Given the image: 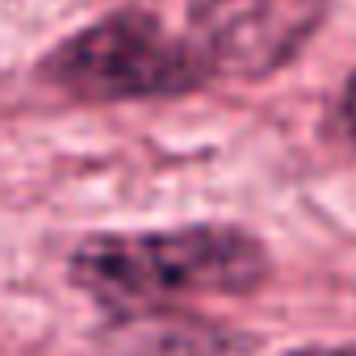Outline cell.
Returning a JSON list of instances; mask_svg holds the SVG:
<instances>
[{
	"mask_svg": "<svg viewBox=\"0 0 356 356\" xmlns=\"http://www.w3.org/2000/svg\"><path fill=\"white\" fill-rule=\"evenodd\" d=\"M264 268V248L239 227L92 235L72 252V281L118 314L252 293Z\"/></svg>",
	"mask_w": 356,
	"mask_h": 356,
	"instance_id": "1",
	"label": "cell"
},
{
	"mask_svg": "<svg viewBox=\"0 0 356 356\" xmlns=\"http://www.w3.org/2000/svg\"><path fill=\"white\" fill-rule=\"evenodd\" d=\"M42 76L84 101H126L189 92L210 80V67L189 34H168L147 13H118L67 38Z\"/></svg>",
	"mask_w": 356,
	"mask_h": 356,
	"instance_id": "2",
	"label": "cell"
},
{
	"mask_svg": "<svg viewBox=\"0 0 356 356\" xmlns=\"http://www.w3.org/2000/svg\"><path fill=\"white\" fill-rule=\"evenodd\" d=\"M323 13L327 0H193L189 42L210 76L260 80L302 55Z\"/></svg>",
	"mask_w": 356,
	"mask_h": 356,
	"instance_id": "3",
	"label": "cell"
},
{
	"mask_svg": "<svg viewBox=\"0 0 356 356\" xmlns=\"http://www.w3.org/2000/svg\"><path fill=\"white\" fill-rule=\"evenodd\" d=\"M343 122H348V134L356 143V76L348 80V92H343Z\"/></svg>",
	"mask_w": 356,
	"mask_h": 356,
	"instance_id": "4",
	"label": "cell"
},
{
	"mask_svg": "<svg viewBox=\"0 0 356 356\" xmlns=\"http://www.w3.org/2000/svg\"><path fill=\"white\" fill-rule=\"evenodd\" d=\"M285 356H356V343H335V348H298Z\"/></svg>",
	"mask_w": 356,
	"mask_h": 356,
	"instance_id": "5",
	"label": "cell"
}]
</instances>
